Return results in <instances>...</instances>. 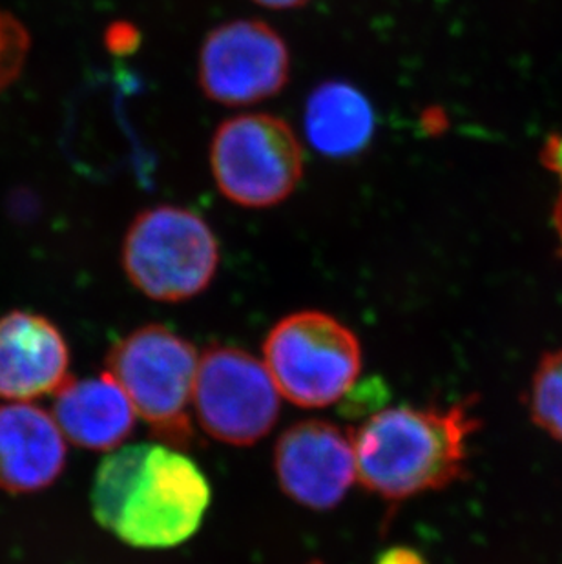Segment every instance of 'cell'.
Instances as JSON below:
<instances>
[{"label":"cell","instance_id":"16","mask_svg":"<svg viewBox=\"0 0 562 564\" xmlns=\"http://www.w3.org/2000/svg\"><path fill=\"white\" fill-rule=\"evenodd\" d=\"M542 163H544L548 171L552 172L553 176L558 177L559 187H561L553 219H555L559 238L562 240V132L548 139L544 150H542Z\"/></svg>","mask_w":562,"mask_h":564},{"label":"cell","instance_id":"19","mask_svg":"<svg viewBox=\"0 0 562 564\" xmlns=\"http://www.w3.org/2000/svg\"><path fill=\"white\" fill-rule=\"evenodd\" d=\"M311 564H322V563H311Z\"/></svg>","mask_w":562,"mask_h":564},{"label":"cell","instance_id":"12","mask_svg":"<svg viewBox=\"0 0 562 564\" xmlns=\"http://www.w3.org/2000/svg\"><path fill=\"white\" fill-rule=\"evenodd\" d=\"M64 437L94 452H114L136 426V410L112 375L66 380L52 411Z\"/></svg>","mask_w":562,"mask_h":564},{"label":"cell","instance_id":"5","mask_svg":"<svg viewBox=\"0 0 562 564\" xmlns=\"http://www.w3.org/2000/svg\"><path fill=\"white\" fill-rule=\"evenodd\" d=\"M263 364L283 399L307 410L329 408L355 388L361 344L355 330L322 311L280 319L263 341Z\"/></svg>","mask_w":562,"mask_h":564},{"label":"cell","instance_id":"15","mask_svg":"<svg viewBox=\"0 0 562 564\" xmlns=\"http://www.w3.org/2000/svg\"><path fill=\"white\" fill-rule=\"evenodd\" d=\"M30 50L26 30L15 17L0 10V94L21 74Z\"/></svg>","mask_w":562,"mask_h":564},{"label":"cell","instance_id":"3","mask_svg":"<svg viewBox=\"0 0 562 564\" xmlns=\"http://www.w3.org/2000/svg\"><path fill=\"white\" fill-rule=\"evenodd\" d=\"M122 269L155 302L196 299L218 274V236L191 208L155 205L132 219L122 240Z\"/></svg>","mask_w":562,"mask_h":564},{"label":"cell","instance_id":"18","mask_svg":"<svg viewBox=\"0 0 562 564\" xmlns=\"http://www.w3.org/2000/svg\"><path fill=\"white\" fill-rule=\"evenodd\" d=\"M256 4L261 8H269V10H296L302 6L307 4L311 0H252Z\"/></svg>","mask_w":562,"mask_h":564},{"label":"cell","instance_id":"2","mask_svg":"<svg viewBox=\"0 0 562 564\" xmlns=\"http://www.w3.org/2000/svg\"><path fill=\"white\" fill-rule=\"evenodd\" d=\"M477 427L467 404L377 411L353 433L358 480L388 501L447 488L464 475Z\"/></svg>","mask_w":562,"mask_h":564},{"label":"cell","instance_id":"1","mask_svg":"<svg viewBox=\"0 0 562 564\" xmlns=\"http://www.w3.org/2000/svg\"><path fill=\"white\" fill-rule=\"evenodd\" d=\"M210 501L207 475L165 442L114 449L91 486L96 521L143 550L174 549L194 538Z\"/></svg>","mask_w":562,"mask_h":564},{"label":"cell","instance_id":"13","mask_svg":"<svg viewBox=\"0 0 562 564\" xmlns=\"http://www.w3.org/2000/svg\"><path fill=\"white\" fill-rule=\"evenodd\" d=\"M303 128L311 147L329 160H355L372 143L377 113L369 97L347 80L320 83L305 101Z\"/></svg>","mask_w":562,"mask_h":564},{"label":"cell","instance_id":"6","mask_svg":"<svg viewBox=\"0 0 562 564\" xmlns=\"http://www.w3.org/2000/svg\"><path fill=\"white\" fill-rule=\"evenodd\" d=\"M208 160L221 196L245 208L287 202L305 172L300 139L285 119L271 113L225 119L214 132Z\"/></svg>","mask_w":562,"mask_h":564},{"label":"cell","instance_id":"7","mask_svg":"<svg viewBox=\"0 0 562 564\" xmlns=\"http://www.w3.org/2000/svg\"><path fill=\"white\" fill-rule=\"evenodd\" d=\"M280 391L260 358L233 346L199 355L192 410L203 432L230 446H250L271 433Z\"/></svg>","mask_w":562,"mask_h":564},{"label":"cell","instance_id":"4","mask_svg":"<svg viewBox=\"0 0 562 564\" xmlns=\"http://www.w3.org/2000/svg\"><path fill=\"white\" fill-rule=\"evenodd\" d=\"M112 375L133 410L169 446L192 441V394L199 355L165 325H144L122 336L108 352Z\"/></svg>","mask_w":562,"mask_h":564},{"label":"cell","instance_id":"14","mask_svg":"<svg viewBox=\"0 0 562 564\" xmlns=\"http://www.w3.org/2000/svg\"><path fill=\"white\" fill-rule=\"evenodd\" d=\"M531 421L562 442V349L547 352L530 386Z\"/></svg>","mask_w":562,"mask_h":564},{"label":"cell","instance_id":"11","mask_svg":"<svg viewBox=\"0 0 562 564\" xmlns=\"http://www.w3.org/2000/svg\"><path fill=\"white\" fill-rule=\"evenodd\" d=\"M64 464L66 437L52 413L30 402L0 405V490H44L63 474Z\"/></svg>","mask_w":562,"mask_h":564},{"label":"cell","instance_id":"8","mask_svg":"<svg viewBox=\"0 0 562 564\" xmlns=\"http://www.w3.org/2000/svg\"><path fill=\"white\" fill-rule=\"evenodd\" d=\"M291 50L269 22L236 19L207 33L197 83L210 101L249 107L278 96L291 79Z\"/></svg>","mask_w":562,"mask_h":564},{"label":"cell","instance_id":"10","mask_svg":"<svg viewBox=\"0 0 562 564\" xmlns=\"http://www.w3.org/2000/svg\"><path fill=\"white\" fill-rule=\"evenodd\" d=\"M69 351L52 319L28 311L0 316V399L28 402L68 380Z\"/></svg>","mask_w":562,"mask_h":564},{"label":"cell","instance_id":"9","mask_svg":"<svg viewBox=\"0 0 562 564\" xmlns=\"http://www.w3.org/2000/svg\"><path fill=\"white\" fill-rule=\"evenodd\" d=\"M281 490L309 510H333L358 480L353 435L325 421L287 427L274 447Z\"/></svg>","mask_w":562,"mask_h":564},{"label":"cell","instance_id":"17","mask_svg":"<svg viewBox=\"0 0 562 564\" xmlns=\"http://www.w3.org/2000/svg\"><path fill=\"white\" fill-rule=\"evenodd\" d=\"M375 564H428L424 557L417 550L408 549V546H393V549L383 550L378 555Z\"/></svg>","mask_w":562,"mask_h":564}]
</instances>
